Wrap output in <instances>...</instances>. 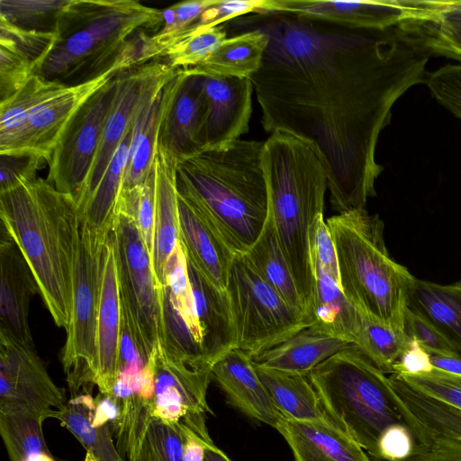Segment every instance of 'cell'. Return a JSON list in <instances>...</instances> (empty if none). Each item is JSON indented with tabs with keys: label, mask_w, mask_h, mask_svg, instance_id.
I'll use <instances>...</instances> for the list:
<instances>
[{
	"label": "cell",
	"mask_w": 461,
	"mask_h": 461,
	"mask_svg": "<svg viewBox=\"0 0 461 461\" xmlns=\"http://www.w3.org/2000/svg\"><path fill=\"white\" fill-rule=\"evenodd\" d=\"M434 368L448 381L461 387V357L430 355Z\"/></svg>",
	"instance_id": "50"
},
{
	"label": "cell",
	"mask_w": 461,
	"mask_h": 461,
	"mask_svg": "<svg viewBox=\"0 0 461 461\" xmlns=\"http://www.w3.org/2000/svg\"><path fill=\"white\" fill-rule=\"evenodd\" d=\"M163 10L134 0H71L62 13L58 38L38 75L79 84L105 72L133 34L163 25ZM69 86V85H68Z\"/></svg>",
	"instance_id": "5"
},
{
	"label": "cell",
	"mask_w": 461,
	"mask_h": 461,
	"mask_svg": "<svg viewBox=\"0 0 461 461\" xmlns=\"http://www.w3.org/2000/svg\"><path fill=\"white\" fill-rule=\"evenodd\" d=\"M398 376L412 388L461 410V387L448 381L439 370L433 368L428 374Z\"/></svg>",
	"instance_id": "46"
},
{
	"label": "cell",
	"mask_w": 461,
	"mask_h": 461,
	"mask_svg": "<svg viewBox=\"0 0 461 461\" xmlns=\"http://www.w3.org/2000/svg\"><path fill=\"white\" fill-rule=\"evenodd\" d=\"M354 345L309 326L252 360L258 367L308 376L326 359Z\"/></svg>",
	"instance_id": "29"
},
{
	"label": "cell",
	"mask_w": 461,
	"mask_h": 461,
	"mask_svg": "<svg viewBox=\"0 0 461 461\" xmlns=\"http://www.w3.org/2000/svg\"><path fill=\"white\" fill-rule=\"evenodd\" d=\"M226 38L200 65L182 68L186 74L216 75L249 78L262 63L268 44L267 35L258 29H239Z\"/></svg>",
	"instance_id": "32"
},
{
	"label": "cell",
	"mask_w": 461,
	"mask_h": 461,
	"mask_svg": "<svg viewBox=\"0 0 461 461\" xmlns=\"http://www.w3.org/2000/svg\"><path fill=\"white\" fill-rule=\"evenodd\" d=\"M226 38L223 25L205 26L194 23L169 43L162 57L175 69L191 68L204 61Z\"/></svg>",
	"instance_id": "40"
},
{
	"label": "cell",
	"mask_w": 461,
	"mask_h": 461,
	"mask_svg": "<svg viewBox=\"0 0 461 461\" xmlns=\"http://www.w3.org/2000/svg\"><path fill=\"white\" fill-rule=\"evenodd\" d=\"M211 373L230 404L246 416L276 429L282 415L248 354L238 348L230 350L212 366Z\"/></svg>",
	"instance_id": "25"
},
{
	"label": "cell",
	"mask_w": 461,
	"mask_h": 461,
	"mask_svg": "<svg viewBox=\"0 0 461 461\" xmlns=\"http://www.w3.org/2000/svg\"><path fill=\"white\" fill-rule=\"evenodd\" d=\"M202 76L207 99L204 149L221 147L239 140L249 130L254 89L250 78Z\"/></svg>",
	"instance_id": "21"
},
{
	"label": "cell",
	"mask_w": 461,
	"mask_h": 461,
	"mask_svg": "<svg viewBox=\"0 0 461 461\" xmlns=\"http://www.w3.org/2000/svg\"><path fill=\"white\" fill-rule=\"evenodd\" d=\"M179 240L187 259L216 289L226 292L236 255L198 208L177 191Z\"/></svg>",
	"instance_id": "23"
},
{
	"label": "cell",
	"mask_w": 461,
	"mask_h": 461,
	"mask_svg": "<svg viewBox=\"0 0 461 461\" xmlns=\"http://www.w3.org/2000/svg\"><path fill=\"white\" fill-rule=\"evenodd\" d=\"M411 339L404 330L389 326L364 314L356 346L384 374L393 366L409 346Z\"/></svg>",
	"instance_id": "39"
},
{
	"label": "cell",
	"mask_w": 461,
	"mask_h": 461,
	"mask_svg": "<svg viewBox=\"0 0 461 461\" xmlns=\"http://www.w3.org/2000/svg\"><path fill=\"white\" fill-rule=\"evenodd\" d=\"M203 461H231L220 448L214 444L210 445L205 449Z\"/></svg>",
	"instance_id": "53"
},
{
	"label": "cell",
	"mask_w": 461,
	"mask_h": 461,
	"mask_svg": "<svg viewBox=\"0 0 461 461\" xmlns=\"http://www.w3.org/2000/svg\"><path fill=\"white\" fill-rule=\"evenodd\" d=\"M154 362L155 387L148 403L152 417L171 426L179 433L194 436L206 443L213 442L206 428L207 413H212L206 393L211 370H202L168 358L160 346L151 356Z\"/></svg>",
	"instance_id": "12"
},
{
	"label": "cell",
	"mask_w": 461,
	"mask_h": 461,
	"mask_svg": "<svg viewBox=\"0 0 461 461\" xmlns=\"http://www.w3.org/2000/svg\"><path fill=\"white\" fill-rule=\"evenodd\" d=\"M94 407L92 394H81L70 398L62 410L54 412L52 418L59 420L95 461H126L113 443L112 425L92 423Z\"/></svg>",
	"instance_id": "35"
},
{
	"label": "cell",
	"mask_w": 461,
	"mask_h": 461,
	"mask_svg": "<svg viewBox=\"0 0 461 461\" xmlns=\"http://www.w3.org/2000/svg\"><path fill=\"white\" fill-rule=\"evenodd\" d=\"M43 160L30 155H1L0 192L37 177Z\"/></svg>",
	"instance_id": "48"
},
{
	"label": "cell",
	"mask_w": 461,
	"mask_h": 461,
	"mask_svg": "<svg viewBox=\"0 0 461 461\" xmlns=\"http://www.w3.org/2000/svg\"><path fill=\"white\" fill-rule=\"evenodd\" d=\"M261 158L268 210L307 316L315 285L309 231L323 214L328 189L324 158L314 142L283 131L264 141Z\"/></svg>",
	"instance_id": "4"
},
{
	"label": "cell",
	"mask_w": 461,
	"mask_h": 461,
	"mask_svg": "<svg viewBox=\"0 0 461 461\" xmlns=\"http://www.w3.org/2000/svg\"><path fill=\"white\" fill-rule=\"evenodd\" d=\"M160 348L170 359L212 370L203 352V331L189 278L187 258L180 242L167 262L161 300Z\"/></svg>",
	"instance_id": "13"
},
{
	"label": "cell",
	"mask_w": 461,
	"mask_h": 461,
	"mask_svg": "<svg viewBox=\"0 0 461 461\" xmlns=\"http://www.w3.org/2000/svg\"><path fill=\"white\" fill-rule=\"evenodd\" d=\"M68 401L51 379L35 348L0 331V412L52 418Z\"/></svg>",
	"instance_id": "15"
},
{
	"label": "cell",
	"mask_w": 461,
	"mask_h": 461,
	"mask_svg": "<svg viewBox=\"0 0 461 461\" xmlns=\"http://www.w3.org/2000/svg\"><path fill=\"white\" fill-rule=\"evenodd\" d=\"M162 92L144 107L136 121L121 194L140 186L150 170L158 143Z\"/></svg>",
	"instance_id": "37"
},
{
	"label": "cell",
	"mask_w": 461,
	"mask_h": 461,
	"mask_svg": "<svg viewBox=\"0 0 461 461\" xmlns=\"http://www.w3.org/2000/svg\"><path fill=\"white\" fill-rule=\"evenodd\" d=\"M315 285L307 317L312 327L356 344L364 313L344 294L339 281L312 263Z\"/></svg>",
	"instance_id": "30"
},
{
	"label": "cell",
	"mask_w": 461,
	"mask_h": 461,
	"mask_svg": "<svg viewBox=\"0 0 461 461\" xmlns=\"http://www.w3.org/2000/svg\"><path fill=\"white\" fill-rule=\"evenodd\" d=\"M176 164L177 158L158 140L154 157L156 188L152 265L161 289L167 262L179 241Z\"/></svg>",
	"instance_id": "28"
},
{
	"label": "cell",
	"mask_w": 461,
	"mask_h": 461,
	"mask_svg": "<svg viewBox=\"0 0 461 461\" xmlns=\"http://www.w3.org/2000/svg\"><path fill=\"white\" fill-rule=\"evenodd\" d=\"M39 288L33 274L16 244L1 227L0 237V331L20 343L34 347L29 312Z\"/></svg>",
	"instance_id": "22"
},
{
	"label": "cell",
	"mask_w": 461,
	"mask_h": 461,
	"mask_svg": "<svg viewBox=\"0 0 461 461\" xmlns=\"http://www.w3.org/2000/svg\"><path fill=\"white\" fill-rule=\"evenodd\" d=\"M417 442L408 426L394 423L380 434L371 461H405L412 456Z\"/></svg>",
	"instance_id": "43"
},
{
	"label": "cell",
	"mask_w": 461,
	"mask_h": 461,
	"mask_svg": "<svg viewBox=\"0 0 461 461\" xmlns=\"http://www.w3.org/2000/svg\"><path fill=\"white\" fill-rule=\"evenodd\" d=\"M122 58L105 72L90 80L62 85L36 104L13 155H30L49 162L68 124L82 105L118 73L129 69Z\"/></svg>",
	"instance_id": "16"
},
{
	"label": "cell",
	"mask_w": 461,
	"mask_h": 461,
	"mask_svg": "<svg viewBox=\"0 0 461 461\" xmlns=\"http://www.w3.org/2000/svg\"><path fill=\"white\" fill-rule=\"evenodd\" d=\"M116 76L78 110L48 162L46 180L76 202L97 152L104 122L116 90Z\"/></svg>",
	"instance_id": "14"
},
{
	"label": "cell",
	"mask_w": 461,
	"mask_h": 461,
	"mask_svg": "<svg viewBox=\"0 0 461 461\" xmlns=\"http://www.w3.org/2000/svg\"><path fill=\"white\" fill-rule=\"evenodd\" d=\"M208 446L196 437H184V461H203Z\"/></svg>",
	"instance_id": "52"
},
{
	"label": "cell",
	"mask_w": 461,
	"mask_h": 461,
	"mask_svg": "<svg viewBox=\"0 0 461 461\" xmlns=\"http://www.w3.org/2000/svg\"><path fill=\"white\" fill-rule=\"evenodd\" d=\"M120 331L121 303L114 246L110 233L104 247L103 277L96 325L95 386L102 394H112L119 379Z\"/></svg>",
	"instance_id": "24"
},
{
	"label": "cell",
	"mask_w": 461,
	"mask_h": 461,
	"mask_svg": "<svg viewBox=\"0 0 461 461\" xmlns=\"http://www.w3.org/2000/svg\"><path fill=\"white\" fill-rule=\"evenodd\" d=\"M116 447L128 461H184V437L151 416L148 403L139 397L126 399L114 429Z\"/></svg>",
	"instance_id": "20"
},
{
	"label": "cell",
	"mask_w": 461,
	"mask_h": 461,
	"mask_svg": "<svg viewBox=\"0 0 461 461\" xmlns=\"http://www.w3.org/2000/svg\"><path fill=\"white\" fill-rule=\"evenodd\" d=\"M309 244L312 262L339 283L336 248L323 214L319 215L310 228Z\"/></svg>",
	"instance_id": "44"
},
{
	"label": "cell",
	"mask_w": 461,
	"mask_h": 461,
	"mask_svg": "<svg viewBox=\"0 0 461 461\" xmlns=\"http://www.w3.org/2000/svg\"><path fill=\"white\" fill-rule=\"evenodd\" d=\"M45 420L20 412H0V434L10 461H57L42 430Z\"/></svg>",
	"instance_id": "38"
},
{
	"label": "cell",
	"mask_w": 461,
	"mask_h": 461,
	"mask_svg": "<svg viewBox=\"0 0 461 461\" xmlns=\"http://www.w3.org/2000/svg\"><path fill=\"white\" fill-rule=\"evenodd\" d=\"M433 366L429 352L411 339L409 346L393 366L392 375H416L430 373Z\"/></svg>",
	"instance_id": "49"
},
{
	"label": "cell",
	"mask_w": 461,
	"mask_h": 461,
	"mask_svg": "<svg viewBox=\"0 0 461 461\" xmlns=\"http://www.w3.org/2000/svg\"><path fill=\"white\" fill-rule=\"evenodd\" d=\"M0 218L31 268L54 323L67 330L80 225L75 199L36 177L0 192Z\"/></svg>",
	"instance_id": "2"
},
{
	"label": "cell",
	"mask_w": 461,
	"mask_h": 461,
	"mask_svg": "<svg viewBox=\"0 0 461 461\" xmlns=\"http://www.w3.org/2000/svg\"><path fill=\"white\" fill-rule=\"evenodd\" d=\"M425 83L441 105L461 118V64L437 69L425 77Z\"/></svg>",
	"instance_id": "42"
},
{
	"label": "cell",
	"mask_w": 461,
	"mask_h": 461,
	"mask_svg": "<svg viewBox=\"0 0 461 461\" xmlns=\"http://www.w3.org/2000/svg\"><path fill=\"white\" fill-rule=\"evenodd\" d=\"M396 28L429 57L461 61V0H421L419 11Z\"/></svg>",
	"instance_id": "27"
},
{
	"label": "cell",
	"mask_w": 461,
	"mask_h": 461,
	"mask_svg": "<svg viewBox=\"0 0 461 461\" xmlns=\"http://www.w3.org/2000/svg\"><path fill=\"white\" fill-rule=\"evenodd\" d=\"M252 269L291 307L306 315L303 303L285 257L271 212L254 245L244 255ZM309 320V319H308Z\"/></svg>",
	"instance_id": "33"
},
{
	"label": "cell",
	"mask_w": 461,
	"mask_h": 461,
	"mask_svg": "<svg viewBox=\"0 0 461 461\" xmlns=\"http://www.w3.org/2000/svg\"><path fill=\"white\" fill-rule=\"evenodd\" d=\"M407 307L429 322L461 356V280L440 285L415 277Z\"/></svg>",
	"instance_id": "31"
},
{
	"label": "cell",
	"mask_w": 461,
	"mask_h": 461,
	"mask_svg": "<svg viewBox=\"0 0 461 461\" xmlns=\"http://www.w3.org/2000/svg\"><path fill=\"white\" fill-rule=\"evenodd\" d=\"M177 70L166 60L154 59L117 74L115 94L104 122L91 171L76 202L77 206L95 189L141 111L160 94Z\"/></svg>",
	"instance_id": "11"
},
{
	"label": "cell",
	"mask_w": 461,
	"mask_h": 461,
	"mask_svg": "<svg viewBox=\"0 0 461 461\" xmlns=\"http://www.w3.org/2000/svg\"><path fill=\"white\" fill-rule=\"evenodd\" d=\"M276 429L286 440L295 461H371L360 445L328 418L296 420L282 417Z\"/></svg>",
	"instance_id": "26"
},
{
	"label": "cell",
	"mask_w": 461,
	"mask_h": 461,
	"mask_svg": "<svg viewBox=\"0 0 461 461\" xmlns=\"http://www.w3.org/2000/svg\"><path fill=\"white\" fill-rule=\"evenodd\" d=\"M85 461H95V459L90 453L86 452Z\"/></svg>",
	"instance_id": "54"
},
{
	"label": "cell",
	"mask_w": 461,
	"mask_h": 461,
	"mask_svg": "<svg viewBox=\"0 0 461 461\" xmlns=\"http://www.w3.org/2000/svg\"><path fill=\"white\" fill-rule=\"evenodd\" d=\"M71 0H0V20L25 30L55 32Z\"/></svg>",
	"instance_id": "41"
},
{
	"label": "cell",
	"mask_w": 461,
	"mask_h": 461,
	"mask_svg": "<svg viewBox=\"0 0 461 461\" xmlns=\"http://www.w3.org/2000/svg\"><path fill=\"white\" fill-rule=\"evenodd\" d=\"M232 27L268 37L249 78L267 132L314 142L339 213L365 209L383 167L375 159L396 100L425 79L429 55L396 27L353 29L285 12L251 13Z\"/></svg>",
	"instance_id": "1"
},
{
	"label": "cell",
	"mask_w": 461,
	"mask_h": 461,
	"mask_svg": "<svg viewBox=\"0 0 461 461\" xmlns=\"http://www.w3.org/2000/svg\"><path fill=\"white\" fill-rule=\"evenodd\" d=\"M268 0H218L199 17L196 24L218 26L238 17L265 12Z\"/></svg>",
	"instance_id": "47"
},
{
	"label": "cell",
	"mask_w": 461,
	"mask_h": 461,
	"mask_svg": "<svg viewBox=\"0 0 461 461\" xmlns=\"http://www.w3.org/2000/svg\"><path fill=\"white\" fill-rule=\"evenodd\" d=\"M226 294L236 348L252 359L311 325L249 266L244 255L231 264Z\"/></svg>",
	"instance_id": "9"
},
{
	"label": "cell",
	"mask_w": 461,
	"mask_h": 461,
	"mask_svg": "<svg viewBox=\"0 0 461 461\" xmlns=\"http://www.w3.org/2000/svg\"><path fill=\"white\" fill-rule=\"evenodd\" d=\"M255 368L282 417L296 420L328 418L307 375Z\"/></svg>",
	"instance_id": "34"
},
{
	"label": "cell",
	"mask_w": 461,
	"mask_h": 461,
	"mask_svg": "<svg viewBox=\"0 0 461 461\" xmlns=\"http://www.w3.org/2000/svg\"><path fill=\"white\" fill-rule=\"evenodd\" d=\"M326 221L336 248L344 294L365 315L403 330L415 276L390 256L379 215L359 209Z\"/></svg>",
	"instance_id": "6"
},
{
	"label": "cell",
	"mask_w": 461,
	"mask_h": 461,
	"mask_svg": "<svg viewBox=\"0 0 461 461\" xmlns=\"http://www.w3.org/2000/svg\"><path fill=\"white\" fill-rule=\"evenodd\" d=\"M403 330L410 339L416 340L429 355L461 357L429 322L408 308Z\"/></svg>",
	"instance_id": "45"
},
{
	"label": "cell",
	"mask_w": 461,
	"mask_h": 461,
	"mask_svg": "<svg viewBox=\"0 0 461 461\" xmlns=\"http://www.w3.org/2000/svg\"><path fill=\"white\" fill-rule=\"evenodd\" d=\"M62 85L34 75L19 91L0 103V155L15 152L34 106Z\"/></svg>",
	"instance_id": "36"
},
{
	"label": "cell",
	"mask_w": 461,
	"mask_h": 461,
	"mask_svg": "<svg viewBox=\"0 0 461 461\" xmlns=\"http://www.w3.org/2000/svg\"><path fill=\"white\" fill-rule=\"evenodd\" d=\"M206 114L203 77L178 69L162 92L158 142L176 158L203 149Z\"/></svg>",
	"instance_id": "17"
},
{
	"label": "cell",
	"mask_w": 461,
	"mask_h": 461,
	"mask_svg": "<svg viewBox=\"0 0 461 461\" xmlns=\"http://www.w3.org/2000/svg\"><path fill=\"white\" fill-rule=\"evenodd\" d=\"M264 141L236 140L177 158V191L187 197L236 255H245L268 215Z\"/></svg>",
	"instance_id": "3"
},
{
	"label": "cell",
	"mask_w": 461,
	"mask_h": 461,
	"mask_svg": "<svg viewBox=\"0 0 461 461\" xmlns=\"http://www.w3.org/2000/svg\"><path fill=\"white\" fill-rule=\"evenodd\" d=\"M308 378L329 420L368 456L386 427L403 422L389 376L356 345L326 359Z\"/></svg>",
	"instance_id": "7"
},
{
	"label": "cell",
	"mask_w": 461,
	"mask_h": 461,
	"mask_svg": "<svg viewBox=\"0 0 461 461\" xmlns=\"http://www.w3.org/2000/svg\"><path fill=\"white\" fill-rule=\"evenodd\" d=\"M421 0H268L265 12H285L353 29L384 31L412 17Z\"/></svg>",
	"instance_id": "18"
},
{
	"label": "cell",
	"mask_w": 461,
	"mask_h": 461,
	"mask_svg": "<svg viewBox=\"0 0 461 461\" xmlns=\"http://www.w3.org/2000/svg\"><path fill=\"white\" fill-rule=\"evenodd\" d=\"M394 400L417 445L461 451V410L427 395L390 375Z\"/></svg>",
	"instance_id": "19"
},
{
	"label": "cell",
	"mask_w": 461,
	"mask_h": 461,
	"mask_svg": "<svg viewBox=\"0 0 461 461\" xmlns=\"http://www.w3.org/2000/svg\"><path fill=\"white\" fill-rule=\"evenodd\" d=\"M117 269L121 310L148 363L162 338V289L140 236L131 208L118 202L111 231Z\"/></svg>",
	"instance_id": "8"
},
{
	"label": "cell",
	"mask_w": 461,
	"mask_h": 461,
	"mask_svg": "<svg viewBox=\"0 0 461 461\" xmlns=\"http://www.w3.org/2000/svg\"><path fill=\"white\" fill-rule=\"evenodd\" d=\"M104 247L98 248L92 242L80 221L73 267L71 314L61 354V363L71 398L92 394V389L95 386L96 325Z\"/></svg>",
	"instance_id": "10"
},
{
	"label": "cell",
	"mask_w": 461,
	"mask_h": 461,
	"mask_svg": "<svg viewBox=\"0 0 461 461\" xmlns=\"http://www.w3.org/2000/svg\"><path fill=\"white\" fill-rule=\"evenodd\" d=\"M405 461H461V451L425 448L416 445L414 453Z\"/></svg>",
	"instance_id": "51"
}]
</instances>
